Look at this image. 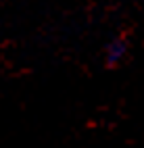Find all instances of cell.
Returning a JSON list of instances; mask_svg holds the SVG:
<instances>
[{"instance_id":"cell-1","label":"cell","mask_w":144,"mask_h":148,"mask_svg":"<svg viewBox=\"0 0 144 148\" xmlns=\"http://www.w3.org/2000/svg\"><path fill=\"white\" fill-rule=\"evenodd\" d=\"M125 54H128V42L123 40V38H113V40L104 46V61L111 67L119 65L123 58H125Z\"/></svg>"}]
</instances>
